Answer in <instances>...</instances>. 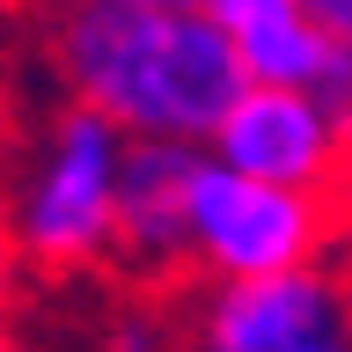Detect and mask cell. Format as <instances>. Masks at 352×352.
Returning <instances> with one entry per match:
<instances>
[{
    "mask_svg": "<svg viewBox=\"0 0 352 352\" xmlns=\"http://www.w3.org/2000/svg\"><path fill=\"white\" fill-rule=\"evenodd\" d=\"M52 59L66 74V96L125 140H206L228 96L242 88V66L213 15L198 0H103L66 8Z\"/></svg>",
    "mask_w": 352,
    "mask_h": 352,
    "instance_id": "6da1fadb",
    "label": "cell"
},
{
    "mask_svg": "<svg viewBox=\"0 0 352 352\" xmlns=\"http://www.w3.org/2000/svg\"><path fill=\"white\" fill-rule=\"evenodd\" d=\"M118 154H125V132L96 118L88 103H66L44 132V147L30 154V169L15 184V206H8V228H15V250L44 272H74V264H96L110 242V191H118Z\"/></svg>",
    "mask_w": 352,
    "mask_h": 352,
    "instance_id": "7a4b0ae2",
    "label": "cell"
},
{
    "mask_svg": "<svg viewBox=\"0 0 352 352\" xmlns=\"http://www.w3.org/2000/svg\"><path fill=\"white\" fill-rule=\"evenodd\" d=\"M338 213L330 191H294V184H264L198 147L191 169V272L206 286L220 279H264V272H294L308 257H330Z\"/></svg>",
    "mask_w": 352,
    "mask_h": 352,
    "instance_id": "3957f363",
    "label": "cell"
},
{
    "mask_svg": "<svg viewBox=\"0 0 352 352\" xmlns=\"http://www.w3.org/2000/svg\"><path fill=\"white\" fill-rule=\"evenodd\" d=\"M191 352H352V279L330 257L220 279L191 323Z\"/></svg>",
    "mask_w": 352,
    "mask_h": 352,
    "instance_id": "277c9868",
    "label": "cell"
},
{
    "mask_svg": "<svg viewBox=\"0 0 352 352\" xmlns=\"http://www.w3.org/2000/svg\"><path fill=\"white\" fill-rule=\"evenodd\" d=\"M198 147L213 162H228V169H242V176L294 184V191H330L345 176L338 140L323 125V103L308 88H286V81H242Z\"/></svg>",
    "mask_w": 352,
    "mask_h": 352,
    "instance_id": "5b68a950",
    "label": "cell"
},
{
    "mask_svg": "<svg viewBox=\"0 0 352 352\" xmlns=\"http://www.w3.org/2000/svg\"><path fill=\"white\" fill-rule=\"evenodd\" d=\"M191 169H198L191 140H125L103 257H118L140 279L191 272Z\"/></svg>",
    "mask_w": 352,
    "mask_h": 352,
    "instance_id": "8992f818",
    "label": "cell"
},
{
    "mask_svg": "<svg viewBox=\"0 0 352 352\" xmlns=\"http://www.w3.org/2000/svg\"><path fill=\"white\" fill-rule=\"evenodd\" d=\"M198 15H213V30L228 37L242 81H286L308 88L323 74L330 37L301 15V0H198Z\"/></svg>",
    "mask_w": 352,
    "mask_h": 352,
    "instance_id": "52a82bcc",
    "label": "cell"
},
{
    "mask_svg": "<svg viewBox=\"0 0 352 352\" xmlns=\"http://www.w3.org/2000/svg\"><path fill=\"white\" fill-rule=\"evenodd\" d=\"M308 96L323 103V125H330V140H338V162L352 169V37H330L323 74L308 81Z\"/></svg>",
    "mask_w": 352,
    "mask_h": 352,
    "instance_id": "ba28073f",
    "label": "cell"
},
{
    "mask_svg": "<svg viewBox=\"0 0 352 352\" xmlns=\"http://www.w3.org/2000/svg\"><path fill=\"white\" fill-rule=\"evenodd\" d=\"M301 15L323 30V37H352V0H301Z\"/></svg>",
    "mask_w": 352,
    "mask_h": 352,
    "instance_id": "9c48e42d",
    "label": "cell"
},
{
    "mask_svg": "<svg viewBox=\"0 0 352 352\" xmlns=\"http://www.w3.org/2000/svg\"><path fill=\"white\" fill-rule=\"evenodd\" d=\"M37 8H52V15H66V8H103V0H37Z\"/></svg>",
    "mask_w": 352,
    "mask_h": 352,
    "instance_id": "30bf717a",
    "label": "cell"
},
{
    "mask_svg": "<svg viewBox=\"0 0 352 352\" xmlns=\"http://www.w3.org/2000/svg\"><path fill=\"white\" fill-rule=\"evenodd\" d=\"M0 169H8V132H0Z\"/></svg>",
    "mask_w": 352,
    "mask_h": 352,
    "instance_id": "8fae6325",
    "label": "cell"
}]
</instances>
